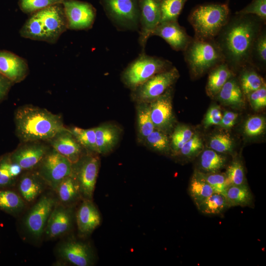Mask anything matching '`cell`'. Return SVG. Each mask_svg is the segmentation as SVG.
I'll use <instances>...</instances> for the list:
<instances>
[{
  "label": "cell",
  "mask_w": 266,
  "mask_h": 266,
  "mask_svg": "<svg viewBox=\"0 0 266 266\" xmlns=\"http://www.w3.org/2000/svg\"><path fill=\"white\" fill-rule=\"evenodd\" d=\"M202 147V142L201 138L198 135L194 134L184 144L179 153L185 157L190 158L199 152Z\"/></svg>",
  "instance_id": "7dc6e473"
},
{
  "label": "cell",
  "mask_w": 266,
  "mask_h": 266,
  "mask_svg": "<svg viewBox=\"0 0 266 266\" xmlns=\"http://www.w3.org/2000/svg\"><path fill=\"white\" fill-rule=\"evenodd\" d=\"M199 211L205 215H218L228 208L225 195L213 193L197 207Z\"/></svg>",
  "instance_id": "836d02e7"
},
{
  "label": "cell",
  "mask_w": 266,
  "mask_h": 266,
  "mask_svg": "<svg viewBox=\"0 0 266 266\" xmlns=\"http://www.w3.org/2000/svg\"><path fill=\"white\" fill-rule=\"evenodd\" d=\"M252 66L246 65L239 69L238 82L244 95L248 96L265 84L262 77Z\"/></svg>",
  "instance_id": "83f0119b"
},
{
  "label": "cell",
  "mask_w": 266,
  "mask_h": 266,
  "mask_svg": "<svg viewBox=\"0 0 266 266\" xmlns=\"http://www.w3.org/2000/svg\"><path fill=\"white\" fill-rule=\"evenodd\" d=\"M23 171L20 166L12 161L10 153L0 156V190L14 186Z\"/></svg>",
  "instance_id": "cb8c5ba5"
},
{
  "label": "cell",
  "mask_w": 266,
  "mask_h": 266,
  "mask_svg": "<svg viewBox=\"0 0 266 266\" xmlns=\"http://www.w3.org/2000/svg\"><path fill=\"white\" fill-rule=\"evenodd\" d=\"M266 128L265 119L260 116H253L246 121L244 132L248 136H256L261 134Z\"/></svg>",
  "instance_id": "f6af8a7d"
},
{
  "label": "cell",
  "mask_w": 266,
  "mask_h": 266,
  "mask_svg": "<svg viewBox=\"0 0 266 266\" xmlns=\"http://www.w3.org/2000/svg\"><path fill=\"white\" fill-rule=\"evenodd\" d=\"M171 87L149 102L150 115L155 129L166 133L174 123Z\"/></svg>",
  "instance_id": "5bb4252c"
},
{
  "label": "cell",
  "mask_w": 266,
  "mask_h": 266,
  "mask_svg": "<svg viewBox=\"0 0 266 266\" xmlns=\"http://www.w3.org/2000/svg\"><path fill=\"white\" fill-rule=\"evenodd\" d=\"M55 199L49 195H43L28 212L24 220L27 231L33 237L38 238L44 230L55 204Z\"/></svg>",
  "instance_id": "8fae6325"
},
{
  "label": "cell",
  "mask_w": 266,
  "mask_h": 266,
  "mask_svg": "<svg viewBox=\"0 0 266 266\" xmlns=\"http://www.w3.org/2000/svg\"><path fill=\"white\" fill-rule=\"evenodd\" d=\"M53 149L74 164L80 159L82 146L69 129L62 132L49 140Z\"/></svg>",
  "instance_id": "7402d4cb"
},
{
  "label": "cell",
  "mask_w": 266,
  "mask_h": 266,
  "mask_svg": "<svg viewBox=\"0 0 266 266\" xmlns=\"http://www.w3.org/2000/svg\"><path fill=\"white\" fill-rule=\"evenodd\" d=\"M57 252L62 259L75 266H89L93 264V251L86 243L68 240L59 245Z\"/></svg>",
  "instance_id": "e0dca14e"
},
{
  "label": "cell",
  "mask_w": 266,
  "mask_h": 266,
  "mask_svg": "<svg viewBox=\"0 0 266 266\" xmlns=\"http://www.w3.org/2000/svg\"><path fill=\"white\" fill-rule=\"evenodd\" d=\"M49 151L47 146L40 141L24 142L10 153L12 161L23 170H32L37 167Z\"/></svg>",
  "instance_id": "9a60e30c"
},
{
  "label": "cell",
  "mask_w": 266,
  "mask_h": 266,
  "mask_svg": "<svg viewBox=\"0 0 266 266\" xmlns=\"http://www.w3.org/2000/svg\"><path fill=\"white\" fill-rule=\"evenodd\" d=\"M172 66L167 60L148 55L143 52L124 69L122 79L133 90L153 76Z\"/></svg>",
  "instance_id": "5b68a950"
},
{
  "label": "cell",
  "mask_w": 266,
  "mask_h": 266,
  "mask_svg": "<svg viewBox=\"0 0 266 266\" xmlns=\"http://www.w3.org/2000/svg\"><path fill=\"white\" fill-rule=\"evenodd\" d=\"M37 12L46 34L47 42L56 43L67 30L66 17L61 3L53 5Z\"/></svg>",
  "instance_id": "4fadbf2b"
},
{
  "label": "cell",
  "mask_w": 266,
  "mask_h": 266,
  "mask_svg": "<svg viewBox=\"0 0 266 266\" xmlns=\"http://www.w3.org/2000/svg\"><path fill=\"white\" fill-rule=\"evenodd\" d=\"M69 130L81 146L90 151L97 152L95 128L84 129L74 127Z\"/></svg>",
  "instance_id": "8d00e7d4"
},
{
  "label": "cell",
  "mask_w": 266,
  "mask_h": 266,
  "mask_svg": "<svg viewBox=\"0 0 266 266\" xmlns=\"http://www.w3.org/2000/svg\"><path fill=\"white\" fill-rule=\"evenodd\" d=\"M24 200L19 194L9 190H0V210L16 215L24 208Z\"/></svg>",
  "instance_id": "1f68e13d"
},
{
  "label": "cell",
  "mask_w": 266,
  "mask_h": 266,
  "mask_svg": "<svg viewBox=\"0 0 266 266\" xmlns=\"http://www.w3.org/2000/svg\"><path fill=\"white\" fill-rule=\"evenodd\" d=\"M15 132L22 142L49 141L66 131L61 116L32 105L18 107L14 113Z\"/></svg>",
  "instance_id": "7a4b0ae2"
},
{
  "label": "cell",
  "mask_w": 266,
  "mask_h": 266,
  "mask_svg": "<svg viewBox=\"0 0 266 266\" xmlns=\"http://www.w3.org/2000/svg\"><path fill=\"white\" fill-rule=\"evenodd\" d=\"M139 42L145 48L148 38L161 22L160 0H139Z\"/></svg>",
  "instance_id": "7c38bea8"
},
{
  "label": "cell",
  "mask_w": 266,
  "mask_h": 266,
  "mask_svg": "<svg viewBox=\"0 0 266 266\" xmlns=\"http://www.w3.org/2000/svg\"><path fill=\"white\" fill-rule=\"evenodd\" d=\"M234 73L225 62H223L210 70L206 90L212 97H216L225 83Z\"/></svg>",
  "instance_id": "d4e9b609"
},
{
  "label": "cell",
  "mask_w": 266,
  "mask_h": 266,
  "mask_svg": "<svg viewBox=\"0 0 266 266\" xmlns=\"http://www.w3.org/2000/svg\"><path fill=\"white\" fill-rule=\"evenodd\" d=\"M152 35L161 37L173 50L177 51H184L192 39L178 21L160 23L153 32Z\"/></svg>",
  "instance_id": "ac0fdd59"
},
{
  "label": "cell",
  "mask_w": 266,
  "mask_h": 266,
  "mask_svg": "<svg viewBox=\"0 0 266 266\" xmlns=\"http://www.w3.org/2000/svg\"><path fill=\"white\" fill-rule=\"evenodd\" d=\"M179 77L174 66L158 73L133 90V96L139 102H149L164 94Z\"/></svg>",
  "instance_id": "ba28073f"
},
{
  "label": "cell",
  "mask_w": 266,
  "mask_h": 266,
  "mask_svg": "<svg viewBox=\"0 0 266 266\" xmlns=\"http://www.w3.org/2000/svg\"><path fill=\"white\" fill-rule=\"evenodd\" d=\"M266 64V31L263 28L253 45L251 64L265 66Z\"/></svg>",
  "instance_id": "74e56055"
},
{
  "label": "cell",
  "mask_w": 266,
  "mask_h": 266,
  "mask_svg": "<svg viewBox=\"0 0 266 266\" xmlns=\"http://www.w3.org/2000/svg\"><path fill=\"white\" fill-rule=\"evenodd\" d=\"M95 128L97 153L105 154L110 152L118 141L119 129L111 124H104Z\"/></svg>",
  "instance_id": "603a6c76"
},
{
  "label": "cell",
  "mask_w": 266,
  "mask_h": 266,
  "mask_svg": "<svg viewBox=\"0 0 266 266\" xmlns=\"http://www.w3.org/2000/svg\"><path fill=\"white\" fill-rule=\"evenodd\" d=\"M238 118V114L232 111L224 112L220 123L219 126L224 128H230L235 124Z\"/></svg>",
  "instance_id": "816d5d0a"
},
{
  "label": "cell",
  "mask_w": 266,
  "mask_h": 266,
  "mask_svg": "<svg viewBox=\"0 0 266 266\" xmlns=\"http://www.w3.org/2000/svg\"><path fill=\"white\" fill-rule=\"evenodd\" d=\"M71 207L63 204H55L48 219L44 233L49 238H55L68 233L73 223Z\"/></svg>",
  "instance_id": "2e32d148"
},
{
  "label": "cell",
  "mask_w": 266,
  "mask_h": 266,
  "mask_svg": "<svg viewBox=\"0 0 266 266\" xmlns=\"http://www.w3.org/2000/svg\"><path fill=\"white\" fill-rule=\"evenodd\" d=\"M235 13L254 15L266 21V0H252L247 6Z\"/></svg>",
  "instance_id": "bcb514c9"
},
{
  "label": "cell",
  "mask_w": 266,
  "mask_h": 266,
  "mask_svg": "<svg viewBox=\"0 0 266 266\" xmlns=\"http://www.w3.org/2000/svg\"><path fill=\"white\" fill-rule=\"evenodd\" d=\"M189 192L197 207L214 193L212 188L198 171L194 173L191 178Z\"/></svg>",
  "instance_id": "f546056e"
},
{
  "label": "cell",
  "mask_w": 266,
  "mask_h": 266,
  "mask_svg": "<svg viewBox=\"0 0 266 266\" xmlns=\"http://www.w3.org/2000/svg\"><path fill=\"white\" fill-rule=\"evenodd\" d=\"M21 36L32 40L47 42L46 34L37 12L32 14L20 30Z\"/></svg>",
  "instance_id": "4dcf8cb0"
},
{
  "label": "cell",
  "mask_w": 266,
  "mask_h": 266,
  "mask_svg": "<svg viewBox=\"0 0 266 266\" xmlns=\"http://www.w3.org/2000/svg\"><path fill=\"white\" fill-rule=\"evenodd\" d=\"M145 143L152 149L160 152L169 150V141L166 133L155 129L144 139Z\"/></svg>",
  "instance_id": "60d3db41"
},
{
  "label": "cell",
  "mask_w": 266,
  "mask_h": 266,
  "mask_svg": "<svg viewBox=\"0 0 266 266\" xmlns=\"http://www.w3.org/2000/svg\"><path fill=\"white\" fill-rule=\"evenodd\" d=\"M243 95L238 81L233 75L225 83L216 96L225 104L240 106L243 104Z\"/></svg>",
  "instance_id": "484cf974"
},
{
  "label": "cell",
  "mask_w": 266,
  "mask_h": 266,
  "mask_svg": "<svg viewBox=\"0 0 266 266\" xmlns=\"http://www.w3.org/2000/svg\"><path fill=\"white\" fill-rule=\"evenodd\" d=\"M225 175L228 186L246 184L243 166L237 160L233 161L228 166Z\"/></svg>",
  "instance_id": "f35d334b"
},
{
  "label": "cell",
  "mask_w": 266,
  "mask_h": 266,
  "mask_svg": "<svg viewBox=\"0 0 266 266\" xmlns=\"http://www.w3.org/2000/svg\"><path fill=\"white\" fill-rule=\"evenodd\" d=\"M194 135L193 131L185 126H178L174 130L171 135V147L175 153L180 150Z\"/></svg>",
  "instance_id": "b9f144b4"
},
{
  "label": "cell",
  "mask_w": 266,
  "mask_h": 266,
  "mask_svg": "<svg viewBox=\"0 0 266 266\" xmlns=\"http://www.w3.org/2000/svg\"><path fill=\"white\" fill-rule=\"evenodd\" d=\"M222 117L220 108L212 106L206 113L204 120V126L207 128L212 125H219Z\"/></svg>",
  "instance_id": "681fc988"
},
{
  "label": "cell",
  "mask_w": 266,
  "mask_h": 266,
  "mask_svg": "<svg viewBox=\"0 0 266 266\" xmlns=\"http://www.w3.org/2000/svg\"><path fill=\"white\" fill-rule=\"evenodd\" d=\"M73 164L75 165H72V174L78 184L81 196L92 200L99 172V159L87 156Z\"/></svg>",
  "instance_id": "30bf717a"
},
{
  "label": "cell",
  "mask_w": 266,
  "mask_h": 266,
  "mask_svg": "<svg viewBox=\"0 0 266 266\" xmlns=\"http://www.w3.org/2000/svg\"><path fill=\"white\" fill-rule=\"evenodd\" d=\"M19 194L28 203L33 201L44 191L46 185L37 171H27L17 180Z\"/></svg>",
  "instance_id": "ffe728a7"
},
{
  "label": "cell",
  "mask_w": 266,
  "mask_h": 266,
  "mask_svg": "<svg viewBox=\"0 0 266 266\" xmlns=\"http://www.w3.org/2000/svg\"><path fill=\"white\" fill-rule=\"evenodd\" d=\"M188 0H160L161 22L178 21L184 4Z\"/></svg>",
  "instance_id": "d590c367"
},
{
  "label": "cell",
  "mask_w": 266,
  "mask_h": 266,
  "mask_svg": "<svg viewBox=\"0 0 266 266\" xmlns=\"http://www.w3.org/2000/svg\"><path fill=\"white\" fill-rule=\"evenodd\" d=\"M136 111L138 136L141 140H144L155 129L150 115L149 102H139Z\"/></svg>",
  "instance_id": "d6a6232c"
},
{
  "label": "cell",
  "mask_w": 266,
  "mask_h": 266,
  "mask_svg": "<svg viewBox=\"0 0 266 266\" xmlns=\"http://www.w3.org/2000/svg\"><path fill=\"white\" fill-rule=\"evenodd\" d=\"M79 233L82 235L91 233L100 224V216L92 200H84L76 212Z\"/></svg>",
  "instance_id": "44dd1931"
},
{
  "label": "cell",
  "mask_w": 266,
  "mask_h": 266,
  "mask_svg": "<svg viewBox=\"0 0 266 266\" xmlns=\"http://www.w3.org/2000/svg\"><path fill=\"white\" fill-rule=\"evenodd\" d=\"M139 0H101L108 18L118 30L136 31L139 27Z\"/></svg>",
  "instance_id": "8992f818"
},
{
  "label": "cell",
  "mask_w": 266,
  "mask_h": 266,
  "mask_svg": "<svg viewBox=\"0 0 266 266\" xmlns=\"http://www.w3.org/2000/svg\"><path fill=\"white\" fill-rule=\"evenodd\" d=\"M63 0H19L21 10L33 14L50 6L61 3Z\"/></svg>",
  "instance_id": "7bdbcfd3"
},
{
  "label": "cell",
  "mask_w": 266,
  "mask_h": 266,
  "mask_svg": "<svg viewBox=\"0 0 266 266\" xmlns=\"http://www.w3.org/2000/svg\"><path fill=\"white\" fill-rule=\"evenodd\" d=\"M72 163L53 149L38 166L37 172L47 185L55 190L59 184L72 174Z\"/></svg>",
  "instance_id": "52a82bcc"
},
{
  "label": "cell",
  "mask_w": 266,
  "mask_h": 266,
  "mask_svg": "<svg viewBox=\"0 0 266 266\" xmlns=\"http://www.w3.org/2000/svg\"><path fill=\"white\" fill-rule=\"evenodd\" d=\"M200 175L207 182L214 193L225 195L228 187L225 174L216 172L204 173L198 171Z\"/></svg>",
  "instance_id": "ab89813d"
},
{
  "label": "cell",
  "mask_w": 266,
  "mask_h": 266,
  "mask_svg": "<svg viewBox=\"0 0 266 266\" xmlns=\"http://www.w3.org/2000/svg\"><path fill=\"white\" fill-rule=\"evenodd\" d=\"M14 83L0 73V103L5 99Z\"/></svg>",
  "instance_id": "f907efd6"
},
{
  "label": "cell",
  "mask_w": 266,
  "mask_h": 266,
  "mask_svg": "<svg viewBox=\"0 0 266 266\" xmlns=\"http://www.w3.org/2000/svg\"><path fill=\"white\" fill-rule=\"evenodd\" d=\"M227 3H208L194 8L188 21L194 29V37L205 40L214 39L230 17Z\"/></svg>",
  "instance_id": "3957f363"
},
{
  "label": "cell",
  "mask_w": 266,
  "mask_h": 266,
  "mask_svg": "<svg viewBox=\"0 0 266 266\" xmlns=\"http://www.w3.org/2000/svg\"><path fill=\"white\" fill-rule=\"evenodd\" d=\"M61 4L66 17L67 29L86 30L93 27L96 10L92 4L78 0H63Z\"/></svg>",
  "instance_id": "9c48e42d"
},
{
  "label": "cell",
  "mask_w": 266,
  "mask_h": 266,
  "mask_svg": "<svg viewBox=\"0 0 266 266\" xmlns=\"http://www.w3.org/2000/svg\"><path fill=\"white\" fill-rule=\"evenodd\" d=\"M225 196L229 208L237 206H249L253 204V196L246 184L228 186Z\"/></svg>",
  "instance_id": "4316f807"
},
{
  "label": "cell",
  "mask_w": 266,
  "mask_h": 266,
  "mask_svg": "<svg viewBox=\"0 0 266 266\" xmlns=\"http://www.w3.org/2000/svg\"><path fill=\"white\" fill-rule=\"evenodd\" d=\"M247 96L252 107L255 110L265 107L266 106V83L259 89L250 93Z\"/></svg>",
  "instance_id": "c3c4849f"
},
{
  "label": "cell",
  "mask_w": 266,
  "mask_h": 266,
  "mask_svg": "<svg viewBox=\"0 0 266 266\" xmlns=\"http://www.w3.org/2000/svg\"><path fill=\"white\" fill-rule=\"evenodd\" d=\"M226 163V157L212 149L204 150L200 160V168L207 172H218L225 166Z\"/></svg>",
  "instance_id": "e575fe53"
},
{
  "label": "cell",
  "mask_w": 266,
  "mask_h": 266,
  "mask_svg": "<svg viewBox=\"0 0 266 266\" xmlns=\"http://www.w3.org/2000/svg\"><path fill=\"white\" fill-rule=\"evenodd\" d=\"M264 24L265 21L256 15L235 13L215 38L225 62L234 73L251 65L253 45Z\"/></svg>",
  "instance_id": "6da1fadb"
},
{
  "label": "cell",
  "mask_w": 266,
  "mask_h": 266,
  "mask_svg": "<svg viewBox=\"0 0 266 266\" xmlns=\"http://www.w3.org/2000/svg\"><path fill=\"white\" fill-rule=\"evenodd\" d=\"M55 191L62 204L65 205L74 202L81 197L78 184L72 174L64 178Z\"/></svg>",
  "instance_id": "f1b7e54d"
},
{
  "label": "cell",
  "mask_w": 266,
  "mask_h": 266,
  "mask_svg": "<svg viewBox=\"0 0 266 266\" xmlns=\"http://www.w3.org/2000/svg\"><path fill=\"white\" fill-rule=\"evenodd\" d=\"M29 72L27 61L7 50H0V73L14 84L23 81Z\"/></svg>",
  "instance_id": "d6986e66"
},
{
  "label": "cell",
  "mask_w": 266,
  "mask_h": 266,
  "mask_svg": "<svg viewBox=\"0 0 266 266\" xmlns=\"http://www.w3.org/2000/svg\"><path fill=\"white\" fill-rule=\"evenodd\" d=\"M185 61L193 77L197 78L225 62L222 52L215 39L192 37L183 51Z\"/></svg>",
  "instance_id": "277c9868"
},
{
  "label": "cell",
  "mask_w": 266,
  "mask_h": 266,
  "mask_svg": "<svg viewBox=\"0 0 266 266\" xmlns=\"http://www.w3.org/2000/svg\"><path fill=\"white\" fill-rule=\"evenodd\" d=\"M233 140L229 133L215 134L210 139V148L218 153L230 152L233 149Z\"/></svg>",
  "instance_id": "ee69618b"
}]
</instances>
